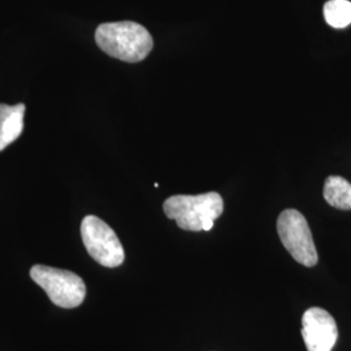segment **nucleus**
<instances>
[{
    "mask_svg": "<svg viewBox=\"0 0 351 351\" xmlns=\"http://www.w3.org/2000/svg\"><path fill=\"white\" fill-rule=\"evenodd\" d=\"M95 42L108 56L125 63L142 62L154 47L149 30L133 21L101 24L97 27Z\"/></svg>",
    "mask_w": 351,
    "mask_h": 351,
    "instance_id": "1",
    "label": "nucleus"
},
{
    "mask_svg": "<svg viewBox=\"0 0 351 351\" xmlns=\"http://www.w3.org/2000/svg\"><path fill=\"white\" fill-rule=\"evenodd\" d=\"M324 199L339 210H351V184L343 177L329 176L324 184Z\"/></svg>",
    "mask_w": 351,
    "mask_h": 351,
    "instance_id": "8",
    "label": "nucleus"
},
{
    "mask_svg": "<svg viewBox=\"0 0 351 351\" xmlns=\"http://www.w3.org/2000/svg\"><path fill=\"white\" fill-rule=\"evenodd\" d=\"M163 210L165 216L175 220L184 230L208 232L224 211V202L216 191L199 195H173L164 202Z\"/></svg>",
    "mask_w": 351,
    "mask_h": 351,
    "instance_id": "2",
    "label": "nucleus"
},
{
    "mask_svg": "<svg viewBox=\"0 0 351 351\" xmlns=\"http://www.w3.org/2000/svg\"><path fill=\"white\" fill-rule=\"evenodd\" d=\"M81 237L88 255L106 268L120 267L125 251L111 226L98 216L88 215L81 223Z\"/></svg>",
    "mask_w": 351,
    "mask_h": 351,
    "instance_id": "4",
    "label": "nucleus"
},
{
    "mask_svg": "<svg viewBox=\"0 0 351 351\" xmlns=\"http://www.w3.org/2000/svg\"><path fill=\"white\" fill-rule=\"evenodd\" d=\"M302 337L307 351H332L339 339L333 316L320 307H311L302 316Z\"/></svg>",
    "mask_w": 351,
    "mask_h": 351,
    "instance_id": "6",
    "label": "nucleus"
},
{
    "mask_svg": "<svg viewBox=\"0 0 351 351\" xmlns=\"http://www.w3.org/2000/svg\"><path fill=\"white\" fill-rule=\"evenodd\" d=\"M277 233L289 254L304 267L317 264V251L306 217L297 210H285L277 219Z\"/></svg>",
    "mask_w": 351,
    "mask_h": 351,
    "instance_id": "5",
    "label": "nucleus"
},
{
    "mask_svg": "<svg viewBox=\"0 0 351 351\" xmlns=\"http://www.w3.org/2000/svg\"><path fill=\"white\" fill-rule=\"evenodd\" d=\"M30 277L58 307L75 308L85 301V281L72 271L36 264L30 268Z\"/></svg>",
    "mask_w": 351,
    "mask_h": 351,
    "instance_id": "3",
    "label": "nucleus"
},
{
    "mask_svg": "<svg viewBox=\"0 0 351 351\" xmlns=\"http://www.w3.org/2000/svg\"><path fill=\"white\" fill-rule=\"evenodd\" d=\"M326 21L336 29H342L351 24V1L329 0L324 4Z\"/></svg>",
    "mask_w": 351,
    "mask_h": 351,
    "instance_id": "9",
    "label": "nucleus"
},
{
    "mask_svg": "<svg viewBox=\"0 0 351 351\" xmlns=\"http://www.w3.org/2000/svg\"><path fill=\"white\" fill-rule=\"evenodd\" d=\"M25 104H0V152L23 134Z\"/></svg>",
    "mask_w": 351,
    "mask_h": 351,
    "instance_id": "7",
    "label": "nucleus"
}]
</instances>
